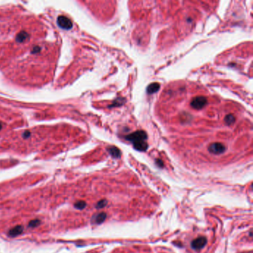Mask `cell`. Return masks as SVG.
Here are the masks:
<instances>
[{
	"label": "cell",
	"mask_w": 253,
	"mask_h": 253,
	"mask_svg": "<svg viewBox=\"0 0 253 253\" xmlns=\"http://www.w3.org/2000/svg\"><path fill=\"white\" fill-rule=\"evenodd\" d=\"M207 103V100L204 97H196L191 102V106L193 109L199 110L203 109Z\"/></svg>",
	"instance_id": "2"
},
{
	"label": "cell",
	"mask_w": 253,
	"mask_h": 253,
	"mask_svg": "<svg viewBox=\"0 0 253 253\" xmlns=\"http://www.w3.org/2000/svg\"><path fill=\"white\" fill-rule=\"evenodd\" d=\"M126 140L131 141L134 144V147L135 149L143 152L147 148V142H146V140L147 139V134L144 131H135L131 134L128 135L126 137Z\"/></svg>",
	"instance_id": "1"
},
{
	"label": "cell",
	"mask_w": 253,
	"mask_h": 253,
	"mask_svg": "<svg viewBox=\"0 0 253 253\" xmlns=\"http://www.w3.org/2000/svg\"><path fill=\"white\" fill-rule=\"evenodd\" d=\"M23 231V228L21 226H17L12 229H11L9 232V235L11 237H16L17 235H20Z\"/></svg>",
	"instance_id": "8"
},
{
	"label": "cell",
	"mask_w": 253,
	"mask_h": 253,
	"mask_svg": "<svg viewBox=\"0 0 253 253\" xmlns=\"http://www.w3.org/2000/svg\"><path fill=\"white\" fill-rule=\"evenodd\" d=\"M235 117L233 116L232 115H228L227 116H226L225 117V122L228 124V125H232L235 123Z\"/></svg>",
	"instance_id": "10"
},
{
	"label": "cell",
	"mask_w": 253,
	"mask_h": 253,
	"mask_svg": "<svg viewBox=\"0 0 253 253\" xmlns=\"http://www.w3.org/2000/svg\"><path fill=\"white\" fill-rule=\"evenodd\" d=\"M107 203L108 201L106 200H102L98 202V203L97 204V209H102V208H103L107 205Z\"/></svg>",
	"instance_id": "12"
},
{
	"label": "cell",
	"mask_w": 253,
	"mask_h": 253,
	"mask_svg": "<svg viewBox=\"0 0 253 253\" xmlns=\"http://www.w3.org/2000/svg\"><path fill=\"white\" fill-rule=\"evenodd\" d=\"M108 150H109L110 154L113 157H115V158H118L121 155V152H120V149L118 148H117V147H115V146H112V147L109 148Z\"/></svg>",
	"instance_id": "9"
},
{
	"label": "cell",
	"mask_w": 253,
	"mask_h": 253,
	"mask_svg": "<svg viewBox=\"0 0 253 253\" xmlns=\"http://www.w3.org/2000/svg\"><path fill=\"white\" fill-rule=\"evenodd\" d=\"M160 87V85L158 83H151L149 85H148V88H147V92H148V94H154V93L157 92V91L159 90Z\"/></svg>",
	"instance_id": "7"
},
{
	"label": "cell",
	"mask_w": 253,
	"mask_h": 253,
	"mask_svg": "<svg viewBox=\"0 0 253 253\" xmlns=\"http://www.w3.org/2000/svg\"><path fill=\"white\" fill-rule=\"evenodd\" d=\"M209 152L214 154H220L226 151V147L220 142H214L209 146Z\"/></svg>",
	"instance_id": "3"
},
{
	"label": "cell",
	"mask_w": 253,
	"mask_h": 253,
	"mask_svg": "<svg viewBox=\"0 0 253 253\" xmlns=\"http://www.w3.org/2000/svg\"><path fill=\"white\" fill-rule=\"evenodd\" d=\"M57 22L61 28H65V29H70L72 27V22H71V21L69 18H67L65 17H63V16L59 17L57 19Z\"/></svg>",
	"instance_id": "5"
},
{
	"label": "cell",
	"mask_w": 253,
	"mask_h": 253,
	"mask_svg": "<svg viewBox=\"0 0 253 253\" xmlns=\"http://www.w3.org/2000/svg\"><path fill=\"white\" fill-rule=\"evenodd\" d=\"M74 206H75V207H76L77 209H83L85 207V206H86V203H85V202L83 201V200H80V201H78L77 203H75V205Z\"/></svg>",
	"instance_id": "11"
},
{
	"label": "cell",
	"mask_w": 253,
	"mask_h": 253,
	"mask_svg": "<svg viewBox=\"0 0 253 253\" xmlns=\"http://www.w3.org/2000/svg\"><path fill=\"white\" fill-rule=\"evenodd\" d=\"M123 100H125L123 98H119V99H117V100H115L113 105H114V106H118V105H121L124 103V102H123Z\"/></svg>",
	"instance_id": "13"
},
{
	"label": "cell",
	"mask_w": 253,
	"mask_h": 253,
	"mask_svg": "<svg viewBox=\"0 0 253 253\" xmlns=\"http://www.w3.org/2000/svg\"><path fill=\"white\" fill-rule=\"evenodd\" d=\"M39 223H40V221H39V220H32V221L30 222L29 226H31V227H35V226H37V225H39Z\"/></svg>",
	"instance_id": "14"
},
{
	"label": "cell",
	"mask_w": 253,
	"mask_h": 253,
	"mask_svg": "<svg viewBox=\"0 0 253 253\" xmlns=\"http://www.w3.org/2000/svg\"><path fill=\"white\" fill-rule=\"evenodd\" d=\"M106 219V214L105 212H100L97 214L93 218V222L94 224H100L103 223L105 220Z\"/></svg>",
	"instance_id": "6"
},
{
	"label": "cell",
	"mask_w": 253,
	"mask_h": 253,
	"mask_svg": "<svg viewBox=\"0 0 253 253\" xmlns=\"http://www.w3.org/2000/svg\"><path fill=\"white\" fill-rule=\"evenodd\" d=\"M206 242L207 240L205 237L201 236L198 238L194 239L192 242V244H191V246H192V247L194 250H200L205 246V245L206 244Z\"/></svg>",
	"instance_id": "4"
},
{
	"label": "cell",
	"mask_w": 253,
	"mask_h": 253,
	"mask_svg": "<svg viewBox=\"0 0 253 253\" xmlns=\"http://www.w3.org/2000/svg\"><path fill=\"white\" fill-rule=\"evenodd\" d=\"M156 163L158 165V166L160 167H163V162L160 160H156Z\"/></svg>",
	"instance_id": "15"
}]
</instances>
